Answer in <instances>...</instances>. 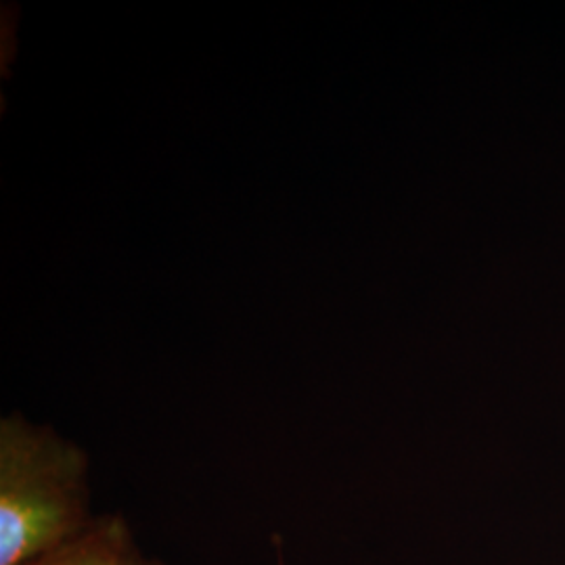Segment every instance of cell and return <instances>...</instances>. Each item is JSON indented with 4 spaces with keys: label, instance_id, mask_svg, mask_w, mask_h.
<instances>
[{
    "label": "cell",
    "instance_id": "2",
    "mask_svg": "<svg viewBox=\"0 0 565 565\" xmlns=\"http://www.w3.org/2000/svg\"><path fill=\"white\" fill-rule=\"evenodd\" d=\"M28 565H170L149 555L121 513H99L76 541Z\"/></svg>",
    "mask_w": 565,
    "mask_h": 565
},
{
    "label": "cell",
    "instance_id": "1",
    "mask_svg": "<svg viewBox=\"0 0 565 565\" xmlns=\"http://www.w3.org/2000/svg\"><path fill=\"white\" fill-rule=\"evenodd\" d=\"M93 511L88 457L53 427L0 422V565H28L82 536Z\"/></svg>",
    "mask_w": 565,
    "mask_h": 565
}]
</instances>
